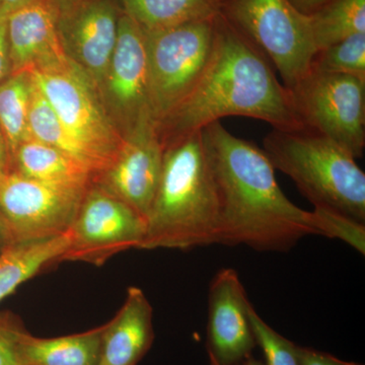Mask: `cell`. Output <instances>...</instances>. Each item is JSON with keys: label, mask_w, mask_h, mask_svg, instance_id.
I'll use <instances>...</instances> for the list:
<instances>
[{"label": "cell", "mask_w": 365, "mask_h": 365, "mask_svg": "<svg viewBox=\"0 0 365 365\" xmlns=\"http://www.w3.org/2000/svg\"><path fill=\"white\" fill-rule=\"evenodd\" d=\"M163 148L162 174L140 250L217 245L220 204L202 130Z\"/></svg>", "instance_id": "cell-3"}, {"label": "cell", "mask_w": 365, "mask_h": 365, "mask_svg": "<svg viewBox=\"0 0 365 365\" xmlns=\"http://www.w3.org/2000/svg\"><path fill=\"white\" fill-rule=\"evenodd\" d=\"M68 234L35 242L11 244L0 253V302L45 268L62 261Z\"/></svg>", "instance_id": "cell-19"}, {"label": "cell", "mask_w": 365, "mask_h": 365, "mask_svg": "<svg viewBox=\"0 0 365 365\" xmlns=\"http://www.w3.org/2000/svg\"><path fill=\"white\" fill-rule=\"evenodd\" d=\"M239 274L232 268L216 273L208 290L206 352L210 365H237L257 347L249 318L251 307Z\"/></svg>", "instance_id": "cell-13"}, {"label": "cell", "mask_w": 365, "mask_h": 365, "mask_svg": "<svg viewBox=\"0 0 365 365\" xmlns=\"http://www.w3.org/2000/svg\"><path fill=\"white\" fill-rule=\"evenodd\" d=\"M88 187L38 181L13 172L2 177L0 215L13 244L66 235Z\"/></svg>", "instance_id": "cell-10"}, {"label": "cell", "mask_w": 365, "mask_h": 365, "mask_svg": "<svg viewBox=\"0 0 365 365\" xmlns=\"http://www.w3.org/2000/svg\"><path fill=\"white\" fill-rule=\"evenodd\" d=\"M218 14L264 53L288 91L309 72L316 47L309 16L289 0H217Z\"/></svg>", "instance_id": "cell-5"}, {"label": "cell", "mask_w": 365, "mask_h": 365, "mask_svg": "<svg viewBox=\"0 0 365 365\" xmlns=\"http://www.w3.org/2000/svg\"><path fill=\"white\" fill-rule=\"evenodd\" d=\"M299 353L302 365H364L357 362L345 361L330 353L319 351L314 348L300 346Z\"/></svg>", "instance_id": "cell-27"}, {"label": "cell", "mask_w": 365, "mask_h": 365, "mask_svg": "<svg viewBox=\"0 0 365 365\" xmlns=\"http://www.w3.org/2000/svg\"><path fill=\"white\" fill-rule=\"evenodd\" d=\"M201 130L220 204L217 245L288 252L307 235H322L365 253L364 223L322 209L304 210L283 193L262 148L220 121Z\"/></svg>", "instance_id": "cell-1"}, {"label": "cell", "mask_w": 365, "mask_h": 365, "mask_svg": "<svg viewBox=\"0 0 365 365\" xmlns=\"http://www.w3.org/2000/svg\"><path fill=\"white\" fill-rule=\"evenodd\" d=\"M309 71L348 74L365 79V33L318 50L312 59Z\"/></svg>", "instance_id": "cell-24"}, {"label": "cell", "mask_w": 365, "mask_h": 365, "mask_svg": "<svg viewBox=\"0 0 365 365\" xmlns=\"http://www.w3.org/2000/svg\"><path fill=\"white\" fill-rule=\"evenodd\" d=\"M11 172V157L4 133L0 129V179Z\"/></svg>", "instance_id": "cell-31"}, {"label": "cell", "mask_w": 365, "mask_h": 365, "mask_svg": "<svg viewBox=\"0 0 365 365\" xmlns=\"http://www.w3.org/2000/svg\"><path fill=\"white\" fill-rule=\"evenodd\" d=\"M38 0H0V19H6L14 11Z\"/></svg>", "instance_id": "cell-29"}, {"label": "cell", "mask_w": 365, "mask_h": 365, "mask_svg": "<svg viewBox=\"0 0 365 365\" xmlns=\"http://www.w3.org/2000/svg\"><path fill=\"white\" fill-rule=\"evenodd\" d=\"M249 318L257 346L265 356L266 365H302L300 346L283 337L250 307Z\"/></svg>", "instance_id": "cell-25"}, {"label": "cell", "mask_w": 365, "mask_h": 365, "mask_svg": "<svg viewBox=\"0 0 365 365\" xmlns=\"http://www.w3.org/2000/svg\"><path fill=\"white\" fill-rule=\"evenodd\" d=\"M11 172L38 181L78 187L90 186L95 178L78 160L33 138L24 141L11 155Z\"/></svg>", "instance_id": "cell-17"}, {"label": "cell", "mask_w": 365, "mask_h": 365, "mask_svg": "<svg viewBox=\"0 0 365 365\" xmlns=\"http://www.w3.org/2000/svg\"><path fill=\"white\" fill-rule=\"evenodd\" d=\"M13 244L11 235H9V230H7L6 222L0 215V253L6 249L7 247Z\"/></svg>", "instance_id": "cell-32"}, {"label": "cell", "mask_w": 365, "mask_h": 365, "mask_svg": "<svg viewBox=\"0 0 365 365\" xmlns=\"http://www.w3.org/2000/svg\"><path fill=\"white\" fill-rule=\"evenodd\" d=\"M103 325L86 332L39 338L26 331L20 344L21 365H98Z\"/></svg>", "instance_id": "cell-18"}, {"label": "cell", "mask_w": 365, "mask_h": 365, "mask_svg": "<svg viewBox=\"0 0 365 365\" xmlns=\"http://www.w3.org/2000/svg\"><path fill=\"white\" fill-rule=\"evenodd\" d=\"M237 365H266L265 362L261 361V360L255 359L254 356L250 357V359L245 360L241 364Z\"/></svg>", "instance_id": "cell-33"}, {"label": "cell", "mask_w": 365, "mask_h": 365, "mask_svg": "<svg viewBox=\"0 0 365 365\" xmlns=\"http://www.w3.org/2000/svg\"><path fill=\"white\" fill-rule=\"evenodd\" d=\"M309 20L318 51L356 34L365 33V0H329L309 14Z\"/></svg>", "instance_id": "cell-21"}, {"label": "cell", "mask_w": 365, "mask_h": 365, "mask_svg": "<svg viewBox=\"0 0 365 365\" xmlns=\"http://www.w3.org/2000/svg\"><path fill=\"white\" fill-rule=\"evenodd\" d=\"M216 16L158 32L143 31L157 126L189 95L205 71L215 48Z\"/></svg>", "instance_id": "cell-6"}, {"label": "cell", "mask_w": 365, "mask_h": 365, "mask_svg": "<svg viewBox=\"0 0 365 365\" xmlns=\"http://www.w3.org/2000/svg\"><path fill=\"white\" fill-rule=\"evenodd\" d=\"M33 85L32 76L26 71L13 73L0 83V129L11 158L24 141L31 138L29 110Z\"/></svg>", "instance_id": "cell-22"}, {"label": "cell", "mask_w": 365, "mask_h": 365, "mask_svg": "<svg viewBox=\"0 0 365 365\" xmlns=\"http://www.w3.org/2000/svg\"><path fill=\"white\" fill-rule=\"evenodd\" d=\"M13 74L7 43L6 19H0V83Z\"/></svg>", "instance_id": "cell-28"}, {"label": "cell", "mask_w": 365, "mask_h": 365, "mask_svg": "<svg viewBox=\"0 0 365 365\" xmlns=\"http://www.w3.org/2000/svg\"><path fill=\"white\" fill-rule=\"evenodd\" d=\"M163 148L157 128L125 139L111 165L93 182L148 217L162 174Z\"/></svg>", "instance_id": "cell-14"}, {"label": "cell", "mask_w": 365, "mask_h": 365, "mask_svg": "<svg viewBox=\"0 0 365 365\" xmlns=\"http://www.w3.org/2000/svg\"><path fill=\"white\" fill-rule=\"evenodd\" d=\"M67 58L97 91L109 66L123 11L119 0H49Z\"/></svg>", "instance_id": "cell-12"}, {"label": "cell", "mask_w": 365, "mask_h": 365, "mask_svg": "<svg viewBox=\"0 0 365 365\" xmlns=\"http://www.w3.org/2000/svg\"><path fill=\"white\" fill-rule=\"evenodd\" d=\"M289 1L300 13L309 16L318 11L319 7L323 6L329 0H289Z\"/></svg>", "instance_id": "cell-30"}, {"label": "cell", "mask_w": 365, "mask_h": 365, "mask_svg": "<svg viewBox=\"0 0 365 365\" xmlns=\"http://www.w3.org/2000/svg\"><path fill=\"white\" fill-rule=\"evenodd\" d=\"M299 121L361 158L365 148V79L309 71L292 88Z\"/></svg>", "instance_id": "cell-7"}, {"label": "cell", "mask_w": 365, "mask_h": 365, "mask_svg": "<svg viewBox=\"0 0 365 365\" xmlns=\"http://www.w3.org/2000/svg\"><path fill=\"white\" fill-rule=\"evenodd\" d=\"M146 227L144 216L93 182L67 232L68 248L62 261L101 267L122 252L140 250Z\"/></svg>", "instance_id": "cell-11"}, {"label": "cell", "mask_w": 365, "mask_h": 365, "mask_svg": "<svg viewBox=\"0 0 365 365\" xmlns=\"http://www.w3.org/2000/svg\"><path fill=\"white\" fill-rule=\"evenodd\" d=\"M29 132L31 138L63 151L97 175L93 158L67 130L35 83L29 110Z\"/></svg>", "instance_id": "cell-23"}, {"label": "cell", "mask_w": 365, "mask_h": 365, "mask_svg": "<svg viewBox=\"0 0 365 365\" xmlns=\"http://www.w3.org/2000/svg\"><path fill=\"white\" fill-rule=\"evenodd\" d=\"M270 60L217 14L212 55L188 96L158 124L163 148L228 116L253 118L273 129L304 128L290 91L278 81Z\"/></svg>", "instance_id": "cell-2"}, {"label": "cell", "mask_w": 365, "mask_h": 365, "mask_svg": "<svg viewBox=\"0 0 365 365\" xmlns=\"http://www.w3.org/2000/svg\"><path fill=\"white\" fill-rule=\"evenodd\" d=\"M11 71L34 72L71 61L60 43L49 0H38L6 18Z\"/></svg>", "instance_id": "cell-15"}, {"label": "cell", "mask_w": 365, "mask_h": 365, "mask_svg": "<svg viewBox=\"0 0 365 365\" xmlns=\"http://www.w3.org/2000/svg\"><path fill=\"white\" fill-rule=\"evenodd\" d=\"M97 93L103 109L122 139L155 127L144 33L123 13L109 66Z\"/></svg>", "instance_id": "cell-9"}, {"label": "cell", "mask_w": 365, "mask_h": 365, "mask_svg": "<svg viewBox=\"0 0 365 365\" xmlns=\"http://www.w3.org/2000/svg\"><path fill=\"white\" fill-rule=\"evenodd\" d=\"M155 341L153 309L141 288L131 287L116 316L103 325L98 365H138Z\"/></svg>", "instance_id": "cell-16"}, {"label": "cell", "mask_w": 365, "mask_h": 365, "mask_svg": "<svg viewBox=\"0 0 365 365\" xmlns=\"http://www.w3.org/2000/svg\"><path fill=\"white\" fill-rule=\"evenodd\" d=\"M26 331L16 314L0 312V365H21L20 344Z\"/></svg>", "instance_id": "cell-26"}, {"label": "cell", "mask_w": 365, "mask_h": 365, "mask_svg": "<svg viewBox=\"0 0 365 365\" xmlns=\"http://www.w3.org/2000/svg\"><path fill=\"white\" fill-rule=\"evenodd\" d=\"M29 73L67 130L93 158L97 175L107 169L124 140L108 119L97 91L83 72L69 61Z\"/></svg>", "instance_id": "cell-8"}, {"label": "cell", "mask_w": 365, "mask_h": 365, "mask_svg": "<svg viewBox=\"0 0 365 365\" xmlns=\"http://www.w3.org/2000/svg\"><path fill=\"white\" fill-rule=\"evenodd\" d=\"M122 11L144 33L167 30L218 14L217 0H119Z\"/></svg>", "instance_id": "cell-20"}, {"label": "cell", "mask_w": 365, "mask_h": 365, "mask_svg": "<svg viewBox=\"0 0 365 365\" xmlns=\"http://www.w3.org/2000/svg\"><path fill=\"white\" fill-rule=\"evenodd\" d=\"M262 150L314 209L365 223V174L339 144L306 127L272 129Z\"/></svg>", "instance_id": "cell-4"}]
</instances>
